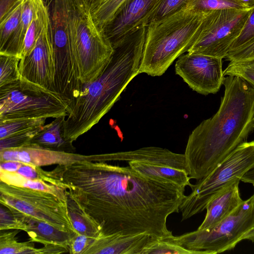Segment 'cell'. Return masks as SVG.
I'll return each instance as SVG.
<instances>
[{"label": "cell", "mask_w": 254, "mask_h": 254, "mask_svg": "<svg viewBox=\"0 0 254 254\" xmlns=\"http://www.w3.org/2000/svg\"><path fill=\"white\" fill-rule=\"evenodd\" d=\"M151 237L146 233L101 234L92 239L84 254H140Z\"/></svg>", "instance_id": "5bb4252c"}, {"label": "cell", "mask_w": 254, "mask_h": 254, "mask_svg": "<svg viewBox=\"0 0 254 254\" xmlns=\"http://www.w3.org/2000/svg\"><path fill=\"white\" fill-rule=\"evenodd\" d=\"M246 183L251 184L253 186V187L254 188V179H252V180H248Z\"/></svg>", "instance_id": "ee69618b"}, {"label": "cell", "mask_w": 254, "mask_h": 254, "mask_svg": "<svg viewBox=\"0 0 254 254\" xmlns=\"http://www.w3.org/2000/svg\"><path fill=\"white\" fill-rule=\"evenodd\" d=\"M237 179L214 197L207 205L205 217L198 230L212 227L233 212L244 201Z\"/></svg>", "instance_id": "2e32d148"}, {"label": "cell", "mask_w": 254, "mask_h": 254, "mask_svg": "<svg viewBox=\"0 0 254 254\" xmlns=\"http://www.w3.org/2000/svg\"><path fill=\"white\" fill-rule=\"evenodd\" d=\"M0 231V254H36L37 248H35L33 242L29 240L25 242H18L16 237L18 230Z\"/></svg>", "instance_id": "484cf974"}, {"label": "cell", "mask_w": 254, "mask_h": 254, "mask_svg": "<svg viewBox=\"0 0 254 254\" xmlns=\"http://www.w3.org/2000/svg\"><path fill=\"white\" fill-rule=\"evenodd\" d=\"M15 173L26 179L44 181L58 186V181L51 171H45L39 166L21 162Z\"/></svg>", "instance_id": "1f68e13d"}, {"label": "cell", "mask_w": 254, "mask_h": 254, "mask_svg": "<svg viewBox=\"0 0 254 254\" xmlns=\"http://www.w3.org/2000/svg\"><path fill=\"white\" fill-rule=\"evenodd\" d=\"M248 8H254V0H238Z\"/></svg>", "instance_id": "7bdbcfd3"}, {"label": "cell", "mask_w": 254, "mask_h": 254, "mask_svg": "<svg viewBox=\"0 0 254 254\" xmlns=\"http://www.w3.org/2000/svg\"><path fill=\"white\" fill-rule=\"evenodd\" d=\"M107 161H125L127 163L135 161L170 166L187 172L184 154L176 153L159 147H144L131 151L108 153H107Z\"/></svg>", "instance_id": "9a60e30c"}, {"label": "cell", "mask_w": 254, "mask_h": 254, "mask_svg": "<svg viewBox=\"0 0 254 254\" xmlns=\"http://www.w3.org/2000/svg\"><path fill=\"white\" fill-rule=\"evenodd\" d=\"M42 127L24 131L0 139V150L20 147L29 143L35 135L41 130Z\"/></svg>", "instance_id": "836d02e7"}, {"label": "cell", "mask_w": 254, "mask_h": 254, "mask_svg": "<svg viewBox=\"0 0 254 254\" xmlns=\"http://www.w3.org/2000/svg\"><path fill=\"white\" fill-rule=\"evenodd\" d=\"M18 66L21 77L55 92L54 53L49 19L34 48L20 59Z\"/></svg>", "instance_id": "8fae6325"}, {"label": "cell", "mask_w": 254, "mask_h": 254, "mask_svg": "<svg viewBox=\"0 0 254 254\" xmlns=\"http://www.w3.org/2000/svg\"><path fill=\"white\" fill-rule=\"evenodd\" d=\"M92 239L93 238L76 233L71 242L70 254H84Z\"/></svg>", "instance_id": "74e56055"}, {"label": "cell", "mask_w": 254, "mask_h": 254, "mask_svg": "<svg viewBox=\"0 0 254 254\" xmlns=\"http://www.w3.org/2000/svg\"><path fill=\"white\" fill-rule=\"evenodd\" d=\"M68 194L101 227V234H172L168 217L179 212L185 187L105 162L84 160L51 171Z\"/></svg>", "instance_id": "6da1fadb"}, {"label": "cell", "mask_w": 254, "mask_h": 254, "mask_svg": "<svg viewBox=\"0 0 254 254\" xmlns=\"http://www.w3.org/2000/svg\"><path fill=\"white\" fill-rule=\"evenodd\" d=\"M145 34L143 26L113 45L111 59L102 73L93 81L83 85L64 122L67 141L72 143L97 124L139 74Z\"/></svg>", "instance_id": "3957f363"}, {"label": "cell", "mask_w": 254, "mask_h": 254, "mask_svg": "<svg viewBox=\"0 0 254 254\" xmlns=\"http://www.w3.org/2000/svg\"><path fill=\"white\" fill-rule=\"evenodd\" d=\"M190 5L201 11L248 8L238 0H192Z\"/></svg>", "instance_id": "d6a6232c"}, {"label": "cell", "mask_w": 254, "mask_h": 254, "mask_svg": "<svg viewBox=\"0 0 254 254\" xmlns=\"http://www.w3.org/2000/svg\"><path fill=\"white\" fill-rule=\"evenodd\" d=\"M18 219L26 224L25 232L32 242L44 245H58L67 247L70 252L72 240L76 232H69L59 230L44 221L17 211H11Z\"/></svg>", "instance_id": "e0dca14e"}, {"label": "cell", "mask_w": 254, "mask_h": 254, "mask_svg": "<svg viewBox=\"0 0 254 254\" xmlns=\"http://www.w3.org/2000/svg\"><path fill=\"white\" fill-rule=\"evenodd\" d=\"M65 116H62L42 127L29 143L44 148L73 152L75 148L64 136Z\"/></svg>", "instance_id": "ac0fdd59"}, {"label": "cell", "mask_w": 254, "mask_h": 254, "mask_svg": "<svg viewBox=\"0 0 254 254\" xmlns=\"http://www.w3.org/2000/svg\"><path fill=\"white\" fill-rule=\"evenodd\" d=\"M253 37H254V8L253 9L247 18L240 34L233 43L230 51L239 47Z\"/></svg>", "instance_id": "8d00e7d4"}, {"label": "cell", "mask_w": 254, "mask_h": 254, "mask_svg": "<svg viewBox=\"0 0 254 254\" xmlns=\"http://www.w3.org/2000/svg\"><path fill=\"white\" fill-rule=\"evenodd\" d=\"M219 108L190 134L185 152L190 179L211 172L254 130V87L242 78L225 77Z\"/></svg>", "instance_id": "7a4b0ae2"}, {"label": "cell", "mask_w": 254, "mask_h": 254, "mask_svg": "<svg viewBox=\"0 0 254 254\" xmlns=\"http://www.w3.org/2000/svg\"><path fill=\"white\" fill-rule=\"evenodd\" d=\"M192 0H155L146 21L149 23L169 17L188 6Z\"/></svg>", "instance_id": "cb8c5ba5"}, {"label": "cell", "mask_w": 254, "mask_h": 254, "mask_svg": "<svg viewBox=\"0 0 254 254\" xmlns=\"http://www.w3.org/2000/svg\"><path fill=\"white\" fill-rule=\"evenodd\" d=\"M195 254H216L232 250L244 240L254 242V193L215 226L169 237Z\"/></svg>", "instance_id": "5b68a950"}, {"label": "cell", "mask_w": 254, "mask_h": 254, "mask_svg": "<svg viewBox=\"0 0 254 254\" xmlns=\"http://www.w3.org/2000/svg\"><path fill=\"white\" fill-rule=\"evenodd\" d=\"M67 204L69 216L76 232L93 239L101 235L102 229L99 225L68 194Z\"/></svg>", "instance_id": "44dd1931"}, {"label": "cell", "mask_w": 254, "mask_h": 254, "mask_svg": "<svg viewBox=\"0 0 254 254\" xmlns=\"http://www.w3.org/2000/svg\"><path fill=\"white\" fill-rule=\"evenodd\" d=\"M24 0H0V22Z\"/></svg>", "instance_id": "f35d334b"}, {"label": "cell", "mask_w": 254, "mask_h": 254, "mask_svg": "<svg viewBox=\"0 0 254 254\" xmlns=\"http://www.w3.org/2000/svg\"><path fill=\"white\" fill-rule=\"evenodd\" d=\"M0 203L11 211L28 215L61 230L76 232L67 201L50 193L0 181Z\"/></svg>", "instance_id": "ba28073f"}, {"label": "cell", "mask_w": 254, "mask_h": 254, "mask_svg": "<svg viewBox=\"0 0 254 254\" xmlns=\"http://www.w3.org/2000/svg\"><path fill=\"white\" fill-rule=\"evenodd\" d=\"M0 180L8 185L49 192L67 201L66 190L64 188L51 183L26 179L22 178L15 172H9L0 170Z\"/></svg>", "instance_id": "7402d4cb"}, {"label": "cell", "mask_w": 254, "mask_h": 254, "mask_svg": "<svg viewBox=\"0 0 254 254\" xmlns=\"http://www.w3.org/2000/svg\"><path fill=\"white\" fill-rule=\"evenodd\" d=\"M87 6L89 7L90 13L97 6L102 0H84Z\"/></svg>", "instance_id": "60d3db41"}, {"label": "cell", "mask_w": 254, "mask_h": 254, "mask_svg": "<svg viewBox=\"0 0 254 254\" xmlns=\"http://www.w3.org/2000/svg\"><path fill=\"white\" fill-rule=\"evenodd\" d=\"M104 153L86 155L46 148L30 143L20 147L0 150V162L16 161L39 167L66 165L84 160L104 162Z\"/></svg>", "instance_id": "7c38bea8"}, {"label": "cell", "mask_w": 254, "mask_h": 254, "mask_svg": "<svg viewBox=\"0 0 254 254\" xmlns=\"http://www.w3.org/2000/svg\"><path fill=\"white\" fill-rule=\"evenodd\" d=\"M42 248H37L36 254L70 253L69 248L58 245H44Z\"/></svg>", "instance_id": "ab89813d"}, {"label": "cell", "mask_w": 254, "mask_h": 254, "mask_svg": "<svg viewBox=\"0 0 254 254\" xmlns=\"http://www.w3.org/2000/svg\"><path fill=\"white\" fill-rule=\"evenodd\" d=\"M254 8L208 11L188 53L225 58Z\"/></svg>", "instance_id": "9c48e42d"}, {"label": "cell", "mask_w": 254, "mask_h": 254, "mask_svg": "<svg viewBox=\"0 0 254 254\" xmlns=\"http://www.w3.org/2000/svg\"><path fill=\"white\" fill-rule=\"evenodd\" d=\"M38 0H24L20 21L0 54L21 58L27 31L38 9Z\"/></svg>", "instance_id": "ffe728a7"}, {"label": "cell", "mask_w": 254, "mask_h": 254, "mask_svg": "<svg viewBox=\"0 0 254 254\" xmlns=\"http://www.w3.org/2000/svg\"><path fill=\"white\" fill-rule=\"evenodd\" d=\"M207 12L196 10L189 4L169 17L147 25L139 74L152 76L163 74L194 43Z\"/></svg>", "instance_id": "277c9868"}, {"label": "cell", "mask_w": 254, "mask_h": 254, "mask_svg": "<svg viewBox=\"0 0 254 254\" xmlns=\"http://www.w3.org/2000/svg\"><path fill=\"white\" fill-rule=\"evenodd\" d=\"M170 236L152 237L140 254H195L193 252L187 250L172 242L169 238Z\"/></svg>", "instance_id": "4316f807"}, {"label": "cell", "mask_w": 254, "mask_h": 254, "mask_svg": "<svg viewBox=\"0 0 254 254\" xmlns=\"http://www.w3.org/2000/svg\"><path fill=\"white\" fill-rule=\"evenodd\" d=\"M222 58L188 53L180 56L175 64L176 73L193 90L207 95L215 94L223 84Z\"/></svg>", "instance_id": "30bf717a"}, {"label": "cell", "mask_w": 254, "mask_h": 254, "mask_svg": "<svg viewBox=\"0 0 254 254\" xmlns=\"http://www.w3.org/2000/svg\"><path fill=\"white\" fill-rule=\"evenodd\" d=\"M46 118H20L0 120V139L45 125Z\"/></svg>", "instance_id": "d4e9b609"}, {"label": "cell", "mask_w": 254, "mask_h": 254, "mask_svg": "<svg viewBox=\"0 0 254 254\" xmlns=\"http://www.w3.org/2000/svg\"><path fill=\"white\" fill-rule=\"evenodd\" d=\"M128 166L140 175L161 182L190 187L192 184L188 173L183 170L167 166L132 161Z\"/></svg>", "instance_id": "d6986e66"}, {"label": "cell", "mask_w": 254, "mask_h": 254, "mask_svg": "<svg viewBox=\"0 0 254 254\" xmlns=\"http://www.w3.org/2000/svg\"><path fill=\"white\" fill-rule=\"evenodd\" d=\"M20 60L15 56L0 54V87L21 78L18 66Z\"/></svg>", "instance_id": "f1b7e54d"}, {"label": "cell", "mask_w": 254, "mask_h": 254, "mask_svg": "<svg viewBox=\"0 0 254 254\" xmlns=\"http://www.w3.org/2000/svg\"><path fill=\"white\" fill-rule=\"evenodd\" d=\"M127 0H102L91 12L93 22L101 32Z\"/></svg>", "instance_id": "83f0119b"}, {"label": "cell", "mask_w": 254, "mask_h": 254, "mask_svg": "<svg viewBox=\"0 0 254 254\" xmlns=\"http://www.w3.org/2000/svg\"><path fill=\"white\" fill-rule=\"evenodd\" d=\"M254 167V140L245 141L236 148L208 175L191 185L179 208L182 221L202 212L222 190L241 178Z\"/></svg>", "instance_id": "8992f818"}, {"label": "cell", "mask_w": 254, "mask_h": 254, "mask_svg": "<svg viewBox=\"0 0 254 254\" xmlns=\"http://www.w3.org/2000/svg\"><path fill=\"white\" fill-rule=\"evenodd\" d=\"M252 179H254V167L241 178V181L246 183L247 181Z\"/></svg>", "instance_id": "b9f144b4"}, {"label": "cell", "mask_w": 254, "mask_h": 254, "mask_svg": "<svg viewBox=\"0 0 254 254\" xmlns=\"http://www.w3.org/2000/svg\"><path fill=\"white\" fill-rule=\"evenodd\" d=\"M68 115V106L58 93L21 77L0 87V120Z\"/></svg>", "instance_id": "52a82bcc"}, {"label": "cell", "mask_w": 254, "mask_h": 254, "mask_svg": "<svg viewBox=\"0 0 254 254\" xmlns=\"http://www.w3.org/2000/svg\"><path fill=\"white\" fill-rule=\"evenodd\" d=\"M225 58L230 62L254 58V37L237 49L230 51Z\"/></svg>", "instance_id": "d590c367"}, {"label": "cell", "mask_w": 254, "mask_h": 254, "mask_svg": "<svg viewBox=\"0 0 254 254\" xmlns=\"http://www.w3.org/2000/svg\"><path fill=\"white\" fill-rule=\"evenodd\" d=\"M224 75L238 76L254 87V58L231 61L223 71Z\"/></svg>", "instance_id": "f546056e"}, {"label": "cell", "mask_w": 254, "mask_h": 254, "mask_svg": "<svg viewBox=\"0 0 254 254\" xmlns=\"http://www.w3.org/2000/svg\"><path fill=\"white\" fill-rule=\"evenodd\" d=\"M24 0L0 22V50L6 44L20 21Z\"/></svg>", "instance_id": "4dcf8cb0"}, {"label": "cell", "mask_w": 254, "mask_h": 254, "mask_svg": "<svg viewBox=\"0 0 254 254\" xmlns=\"http://www.w3.org/2000/svg\"><path fill=\"white\" fill-rule=\"evenodd\" d=\"M155 0H127L101 32L112 46L145 26Z\"/></svg>", "instance_id": "4fadbf2b"}, {"label": "cell", "mask_w": 254, "mask_h": 254, "mask_svg": "<svg viewBox=\"0 0 254 254\" xmlns=\"http://www.w3.org/2000/svg\"><path fill=\"white\" fill-rule=\"evenodd\" d=\"M49 19L48 13L43 0H38L37 12L25 37L21 58L30 53L34 48Z\"/></svg>", "instance_id": "603a6c76"}, {"label": "cell", "mask_w": 254, "mask_h": 254, "mask_svg": "<svg viewBox=\"0 0 254 254\" xmlns=\"http://www.w3.org/2000/svg\"><path fill=\"white\" fill-rule=\"evenodd\" d=\"M26 224L16 218L11 211L2 206L0 209V230H18L25 232Z\"/></svg>", "instance_id": "e575fe53"}]
</instances>
